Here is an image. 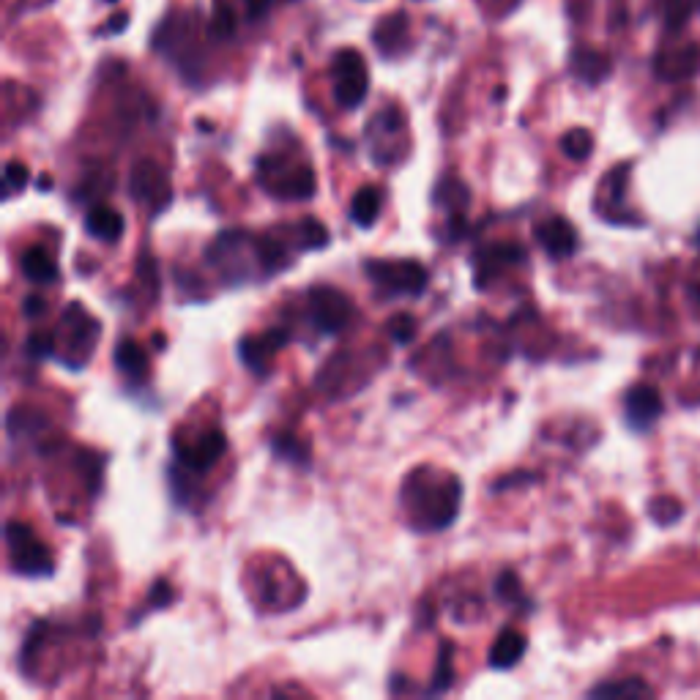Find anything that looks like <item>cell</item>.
Returning <instances> with one entry per match:
<instances>
[{
	"label": "cell",
	"instance_id": "8",
	"mask_svg": "<svg viewBox=\"0 0 700 700\" xmlns=\"http://www.w3.org/2000/svg\"><path fill=\"white\" fill-rule=\"evenodd\" d=\"M175 454H178V460L186 465V468H192V471H197V474H206V471H211L214 465H217V460L225 454L227 449V438L225 433H219V430H208L203 438H197V443H192V446H184V443H173Z\"/></svg>",
	"mask_w": 700,
	"mask_h": 700
},
{
	"label": "cell",
	"instance_id": "1",
	"mask_svg": "<svg viewBox=\"0 0 700 700\" xmlns=\"http://www.w3.org/2000/svg\"><path fill=\"white\" fill-rule=\"evenodd\" d=\"M463 484L449 474H435L430 468H422L408 476L402 484V509L411 517L413 528L419 531H443L454 523L460 512Z\"/></svg>",
	"mask_w": 700,
	"mask_h": 700
},
{
	"label": "cell",
	"instance_id": "23",
	"mask_svg": "<svg viewBox=\"0 0 700 700\" xmlns=\"http://www.w3.org/2000/svg\"><path fill=\"white\" fill-rule=\"evenodd\" d=\"M271 449H274V454H279L282 460H288V463H309V449L301 441H296L293 435H277V438L271 441Z\"/></svg>",
	"mask_w": 700,
	"mask_h": 700
},
{
	"label": "cell",
	"instance_id": "7",
	"mask_svg": "<svg viewBox=\"0 0 700 700\" xmlns=\"http://www.w3.org/2000/svg\"><path fill=\"white\" fill-rule=\"evenodd\" d=\"M129 192H132L134 200L148 203L154 211H162L165 206H170V197H173L167 175L154 162H137L132 167V173H129Z\"/></svg>",
	"mask_w": 700,
	"mask_h": 700
},
{
	"label": "cell",
	"instance_id": "27",
	"mask_svg": "<svg viewBox=\"0 0 700 700\" xmlns=\"http://www.w3.org/2000/svg\"><path fill=\"white\" fill-rule=\"evenodd\" d=\"M389 337H392L397 345H408V342L416 337V318L408 315V312H400L389 320Z\"/></svg>",
	"mask_w": 700,
	"mask_h": 700
},
{
	"label": "cell",
	"instance_id": "31",
	"mask_svg": "<svg viewBox=\"0 0 700 700\" xmlns=\"http://www.w3.org/2000/svg\"><path fill=\"white\" fill-rule=\"evenodd\" d=\"M679 515H681V506L676 504V501H665V498H659V501H654V506H651V517L662 525L673 523Z\"/></svg>",
	"mask_w": 700,
	"mask_h": 700
},
{
	"label": "cell",
	"instance_id": "30",
	"mask_svg": "<svg viewBox=\"0 0 700 700\" xmlns=\"http://www.w3.org/2000/svg\"><path fill=\"white\" fill-rule=\"evenodd\" d=\"M25 350L31 359H47L55 350V334H31L25 342Z\"/></svg>",
	"mask_w": 700,
	"mask_h": 700
},
{
	"label": "cell",
	"instance_id": "33",
	"mask_svg": "<svg viewBox=\"0 0 700 700\" xmlns=\"http://www.w3.org/2000/svg\"><path fill=\"white\" fill-rule=\"evenodd\" d=\"M44 309H47V304H44L42 296H36V293L22 299V315H25V318H39V315H44Z\"/></svg>",
	"mask_w": 700,
	"mask_h": 700
},
{
	"label": "cell",
	"instance_id": "34",
	"mask_svg": "<svg viewBox=\"0 0 700 700\" xmlns=\"http://www.w3.org/2000/svg\"><path fill=\"white\" fill-rule=\"evenodd\" d=\"M126 25H129V14H126V11H118L115 17H110V20H107V25H104V33L118 36V33L126 31Z\"/></svg>",
	"mask_w": 700,
	"mask_h": 700
},
{
	"label": "cell",
	"instance_id": "35",
	"mask_svg": "<svg viewBox=\"0 0 700 700\" xmlns=\"http://www.w3.org/2000/svg\"><path fill=\"white\" fill-rule=\"evenodd\" d=\"M244 6H247L249 17H252V20H258V17H263V14L268 11L271 0H244Z\"/></svg>",
	"mask_w": 700,
	"mask_h": 700
},
{
	"label": "cell",
	"instance_id": "18",
	"mask_svg": "<svg viewBox=\"0 0 700 700\" xmlns=\"http://www.w3.org/2000/svg\"><path fill=\"white\" fill-rule=\"evenodd\" d=\"M468 203H471V192H468V186H465L463 181H457V178H443L441 184H438V189H435V206L446 208L452 217L463 214L465 208H468Z\"/></svg>",
	"mask_w": 700,
	"mask_h": 700
},
{
	"label": "cell",
	"instance_id": "13",
	"mask_svg": "<svg viewBox=\"0 0 700 700\" xmlns=\"http://www.w3.org/2000/svg\"><path fill=\"white\" fill-rule=\"evenodd\" d=\"M85 230H88L93 238L104 241V244H115L118 238L124 236L126 230L124 214H121L118 208L110 206L91 208L88 217H85Z\"/></svg>",
	"mask_w": 700,
	"mask_h": 700
},
{
	"label": "cell",
	"instance_id": "28",
	"mask_svg": "<svg viewBox=\"0 0 700 700\" xmlns=\"http://www.w3.org/2000/svg\"><path fill=\"white\" fill-rule=\"evenodd\" d=\"M326 244H329V230L320 225L318 219H304V225H301V247L323 249Z\"/></svg>",
	"mask_w": 700,
	"mask_h": 700
},
{
	"label": "cell",
	"instance_id": "14",
	"mask_svg": "<svg viewBox=\"0 0 700 700\" xmlns=\"http://www.w3.org/2000/svg\"><path fill=\"white\" fill-rule=\"evenodd\" d=\"M525 646H528V643H525V638L517 632V629H504V632H498V638H495V643L490 646V657H487L490 668L495 670L515 668L517 662L523 659Z\"/></svg>",
	"mask_w": 700,
	"mask_h": 700
},
{
	"label": "cell",
	"instance_id": "32",
	"mask_svg": "<svg viewBox=\"0 0 700 700\" xmlns=\"http://www.w3.org/2000/svg\"><path fill=\"white\" fill-rule=\"evenodd\" d=\"M173 588H170V583H167L165 577L162 580H156L154 588H151V605H154L156 610L159 608H167L170 602H173Z\"/></svg>",
	"mask_w": 700,
	"mask_h": 700
},
{
	"label": "cell",
	"instance_id": "4",
	"mask_svg": "<svg viewBox=\"0 0 700 700\" xmlns=\"http://www.w3.org/2000/svg\"><path fill=\"white\" fill-rule=\"evenodd\" d=\"M331 91L342 110H356L370 93V74L359 50H340L331 61Z\"/></svg>",
	"mask_w": 700,
	"mask_h": 700
},
{
	"label": "cell",
	"instance_id": "9",
	"mask_svg": "<svg viewBox=\"0 0 700 700\" xmlns=\"http://www.w3.org/2000/svg\"><path fill=\"white\" fill-rule=\"evenodd\" d=\"M536 241L553 260L572 258L577 252V230L564 217H550L536 225Z\"/></svg>",
	"mask_w": 700,
	"mask_h": 700
},
{
	"label": "cell",
	"instance_id": "19",
	"mask_svg": "<svg viewBox=\"0 0 700 700\" xmlns=\"http://www.w3.org/2000/svg\"><path fill=\"white\" fill-rule=\"evenodd\" d=\"M408 39V17L405 14H394V17H386V20L375 28V44L381 47L386 55H392L405 44Z\"/></svg>",
	"mask_w": 700,
	"mask_h": 700
},
{
	"label": "cell",
	"instance_id": "22",
	"mask_svg": "<svg viewBox=\"0 0 700 700\" xmlns=\"http://www.w3.org/2000/svg\"><path fill=\"white\" fill-rule=\"evenodd\" d=\"M561 151H564V156H569V159L583 162V159H588V154L594 151V137H591V132L583 129V126L569 129V132L561 137Z\"/></svg>",
	"mask_w": 700,
	"mask_h": 700
},
{
	"label": "cell",
	"instance_id": "21",
	"mask_svg": "<svg viewBox=\"0 0 700 700\" xmlns=\"http://www.w3.org/2000/svg\"><path fill=\"white\" fill-rule=\"evenodd\" d=\"M649 684H643L640 679H624V681H608L599 684L588 692V698H649Z\"/></svg>",
	"mask_w": 700,
	"mask_h": 700
},
{
	"label": "cell",
	"instance_id": "11",
	"mask_svg": "<svg viewBox=\"0 0 700 700\" xmlns=\"http://www.w3.org/2000/svg\"><path fill=\"white\" fill-rule=\"evenodd\" d=\"M285 342H288V334L279 329L268 331L266 337H244V340L238 342V356H241V361L247 364L249 370L263 375L268 359H271Z\"/></svg>",
	"mask_w": 700,
	"mask_h": 700
},
{
	"label": "cell",
	"instance_id": "10",
	"mask_svg": "<svg viewBox=\"0 0 700 700\" xmlns=\"http://www.w3.org/2000/svg\"><path fill=\"white\" fill-rule=\"evenodd\" d=\"M624 413L632 430H649L651 424L662 416V397L654 386H632L624 397Z\"/></svg>",
	"mask_w": 700,
	"mask_h": 700
},
{
	"label": "cell",
	"instance_id": "6",
	"mask_svg": "<svg viewBox=\"0 0 700 700\" xmlns=\"http://www.w3.org/2000/svg\"><path fill=\"white\" fill-rule=\"evenodd\" d=\"M63 340H66V356L61 359V364L72 367V353H80V359L91 356L93 345L99 340V323L96 318H91L80 304H72V307L63 312Z\"/></svg>",
	"mask_w": 700,
	"mask_h": 700
},
{
	"label": "cell",
	"instance_id": "36",
	"mask_svg": "<svg viewBox=\"0 0 700 700\" xmlns=\"http://www.w3.org/2000/svg\"><path fill=\"white\" fill-rule=\"evenodd\" d=\"M104 3H115V0H104Z\"/></svg>",
	"mask_w": 700,
	"mask_h": 700
},
{
	"label": "cell",
	"instance_id": "29",
	"mask_svg": "<svg viewBox=\"0 0 700 700\" xmlns=\"http://www.w3.org/2000/svg\"><path fill=\"white\" fill-rule=\"evenodd\" d=\"M25 184H28V165L9 162L6 170H3V197H11L14 192H20Z\"/></svg>",
	"mask_w": 700,
	"mask_h": 700
},
{
	"label": "cell",
	"instance_id": "12",
	"mask_svg": "<svg viewBox=\"0 0 700 700\" xmlns=\"http://www.w3.org/2000/svg\"><path fill=\"white\" fill-rule=\"evenodd\" d=\"M654 69L662 80H687L700 72V47L690 44L681 50L662 52L654 63Z\"/></svg>",
	"mask_w": 700,
	"mask_h": 700
},
{
	"label": "cell",
	"instance_id": "5",
	"mask_svg": "<svg viewBox=\"0 0 700 700\" xmlns=\"http://www.w3.org/2000/svg\"><path fill=\"white\" fill-rule=\"evenodd\" d=\"M309 320L312 326L320 331V334H340L345 326H348L350 312H353V304L350 299L337 288H329V285H318V288L309 290Z\"/></svg>",
	"mask_w": 700,
	"mask_h": 700
},
{
	"label": "cell",
	"instance_id": "20",
	"mask_svg": "<svg viewBox=\"0 0 700 700\" xmlns=\"http://www.w3.org/2000/svg\"><path fill=\"white\" fill-rule=\"evenodd\" d=\"M115 367L124 372V375L143 378L145 370H148V356H145V350L134 340H121L115 345Z\"/></svg>",
	"mask_w": 700,
	"mask_h": 700
},
{
	"label": "cell",
	"instance_id": "25",
	"mask_svg": "<svg viewBox=\"0 0 700 700\" xmlns=\"http://www.w3.org/2000/svg\"><path fill=\"white\" fill-rule=\"evenodd\" d=\"M236 25H238L236 11L230 9L225 0H217L214 14H211V33L219 36V39H230V36L236 33Z\"/></svg>",
	"mask_w": 700,
	"mask_h": 700
},
{
	"label": "cell",
	"instance_id": "16",
	"mask_svg": "<svg viewBox=\"0 0 700 700\" xmlns=\"http://www.w3.org/2000/svg\"><path fill=\"white\" fill-rule=\"evenodd\" d=\"M20 271L22 277L33 282V285H52V282H58V266H55V260L42 247H31L22 252Z\"/></svg>",
	"mask_w": 700,
	"mask_h": 700
},
{
	"label": "cell",
	"instance_id": "17",
	"mask_svg": "<svg viewBox=\"0 0 700 700\" xmlns=\"http://www.w3.org/2000/svg\"><path fill=\"white\" fill-rule=\"evenodd\" d=\"M572 72L583 83L597 85L610 74V58L597 50H575V55H572Z\"/></svg>",
	"mask_w": 700,
	"mask_h": 700
},
{
	"label": "cell",
	"instance_id": "2",
	"mask_svg": "<svg viewBox=\"0 0 700 700\" xmlns=\"http://www.w3.org/2000/svg\"><path fill=\"white\" fill-rule=\"evenodd\" d=\"M6 547L11 569L25 577H50L55 572V558L28 523H6Z\"/></svg>",
	"mask_w": 700,
	"mask_h": 700
},
{
	"label": "cell",
	"instance_id": "15",
	"mask_svg": "<svg viewBox=\"0 0 700 700\" xmlns=\"http://www.w3.org/2000/svg\"><path fill=\"white\" fill-rule=\"evenodd\" d=\"M383 211V189L381 186H361L350 200V222L356 227H372Z\"/></svg>",
	"mask_w": 700,
	"mask_h": 700
},
{
	"label": "cell",
	"instance_id": "24",
	"mask_svg": "<svg viewBox=\"0 0 700 700\" xmlns=\"http://www.w3.org/2000/svg\"><path fill=\"white\" fill-rule=\"evenodd\" d=\"M495 597L501 599V602H506V605H520L523 608L525 605V597H523V588H520V577L515 575V572H501V575L495 577Z\"/></svg>",
	"mask_w": 700,
	"mask_h": 700
},
{
	"label": "cell",
	"instance_id": "26",
	"mask_svg": "<svg viewBox=\"0 0 700 700\" xmlns=\"http://www.w3.org/2000/svg\"><path fill=\"white\" fill-rule=\"evenodd\" d=\"M454 681V665H452V646L443 643L441 657H438V665H435V676H433V687H430V695L435 692H446L452 687Z\"/></svg>",
	"mask_w": 700,
	"mask_h": 700
},
{
	"label": "cell",
	"instance_id": "3",
	"mask_svg": "<svg viewBox=\"0 0 700 700\" xmlns=\"http://www.w3.org/2000/svg\"><path fill=\"white\" fill-rule=\"evenodd\" d=\"M364 271L383 293L405 299L422 296L430 282V274L419 260H367Z\"/></svg>",
	"mask_w": 700,
	"mask_h": 700
}]
</instances>
